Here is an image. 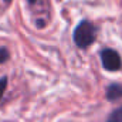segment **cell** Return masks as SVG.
Here are the masks:
<instances>
[{
    "label": "cell",
    "mask_w": 122,
    "mask_h": 122,
    "mask_svg": "<svg viewBox=\"0 0 122 122\" xmlns=\"http://www.w3.org/2000/svg\"><path fill=\"white\" fill-rule=\"evenodd\" d=\"M97 38L95 26L90 20H81L72 33V40L78 48H88Z\"/></svg>",
    "instance_id": "6da1fadb"
},
{
    "label": "cell",
    "mask_w": 122,
    "mask_h": 122,
    "mask_svg": "<svg viewBox=\"0 0 122 122\" xmlns=\"http://www.w3.org/2000/svg\"><path fill=\"white\" fill-rule=\"evenodd\" d=\"M101 62H102V67L107 71H111V72L119 71L122 68L121 56L114 48H104L101 51Z\"/></svg>",
    "instance_id": "7a4b0ae2"
},
{
    "label": "cell",
    "mask_w": 122,
    "mask_h": 122,
    "mask_svg": "<svg viewBox=\"0 0 122 122\" xmlns=\"http://www.w3.org/2000/svg\"><path fill=\"white\" fill-rule=\"evenodd\" d=\"M105 97H107L108 101H117V99H121L122 98V84H118V82L109 84V85L107 87Z\"/></svg>",
    "instance_id": "3957f363"
},
{
    "label": "cell",
    "mask_w": 122,
    "mask_h": 122,
    "mask_svg": "<svg viewBox=\"0 0 122 122\" xmlns=\"http://www.w3.org/2000/svg\"><path fill=\"white\" fill-rule=\"evenodd\" d=\"M107 122H122V107L114 109V111L108 115Z\"/></svg>",
    "instance_id": "277c9868"
},
{
    "label": "cell",
    "mask_w": 122,
    "mask_h": 122,
    "mask_svg": "<svg viewBox=\"0 0 122 122\" xmlns=\"http://www.w3.org/2000/svg\"><path fill=\"white\" fill-rule=\"evenodd\" d=\"M7 82H9V80H7L6 75L0 78V101H1V98H3V95H4L6 88H7Z\"/></svg>",
    "instance_id": "5b68a950"
},
{
    "label": "cell",
    "mask_w": 122,
    "mask_h": 122,
    "mask_svg": "<svg viewBox=\"0 0 122 122\" xmlns=\"http://www.w3.org/2000/svg\"><path fill=\"white\" fill-rule=\"evenodd\" d=\"M9 60V50L6 47H0V64Z\"/></svg>",
    "instance_id": "8992f818"
},
{
    "label": "cell",
    "mask_w": 122,
    "mask_h": 122,
    "mask_svg": "<svg viewBox=\"0 0 122 122\" xmlns=\"http://www.w3.org/2000/svg\"><path fill=\"white\" fill-rule=\"evenodd\" d=\"M36 1H38V0H27V3H29V4H34Z\"/></svg>",
    "instance_id": "52a82bcc"
},
{
    "label": "cell",
    "mask_w": 122,
    "mask_h": 122,
    "mask_svg": "<svg viewBox=\"0 0 122 122\" xmlns=\"http://www.w3.org/2000/svg\"><path fill=\"white\" fill-rule=\"evenodd\" d=\"M4 1H7V3H9V1H11V0H4Z\"/></svg>",
    "instance_id": "ba28073f"
}]
</instances>
